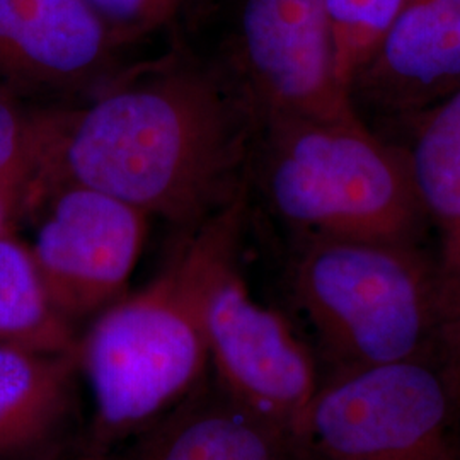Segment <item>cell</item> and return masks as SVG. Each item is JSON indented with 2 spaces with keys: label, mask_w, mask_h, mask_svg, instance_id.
I'll list each match as a JSON object with an SVG mask.
<instances>
[{
  "label": "cell",
  "mask_w": 460,
  "mask_h": 460,
  "mask_svg": "<svg viewBox=\"0 0 460 460\" xmlns=\"http://www.w3.org/2000/svg\"><path fill=\"white\" fill-rule=\"evenodd\" d=\"M258 119L229 74L178 40L75 110H53L38 193L77 182L198 226L243 197Z\"/></svg>",
  "instance_id": "6da1fadb"
},
{
  "label": "cell",
  "mask_w": 460,
  "mask_h": 460,
  "mask_svg": "<svg viewBox=\"0 0 460 460\" xmlns=\"http://www.w3.org/2000/svg\"><path fill=\"white\" fill-rule=\"evenodd\" d=\"M244 199L199 222L164 271L98 314L77 338L93 395L83 448L111 454L208 380L205 311L220 270L237 258Z\"/></svg>",
  "instance_id": "7a4b0ae2"
},
{
  "label": "cell",
  "mask_w": 460,
  "mask_h": 460,
  "mask_svg": "<svg viewBox=\"0 0 460 460\" xmlns=\"http://www.w3.org/2000/svg\"><path fill=\"white\" fill-rule=\"evenodd\" d=\"M256 142L270 205L311 239L408 244L423 218L408 155L358 116L268 119Z\"/></svg>",
  "instance_id": "3957f363"
},
{
  "label": "cell",
  "mask_w": 460,
  "mask_h": 460,
  "mask_svg": "<svg viewBox=\"0 0 460 460\" xmlns=\"http://www.w3.org/2000/svg\"><path fill=\"white\" fill-rule=\"evenodd\" d=\"M336 372L433 357L452 338L435 268L408 244L313 239L294 279Z\"/></svg>",
  "instance_id": "277c9868"
},
{
  "label": "cell",
  "mask_w": 460,
  "mask_h": 460,
  "mask_svg": "<svg viewBox=\"0 0 460 460\" xmlns=\"http://www.w3.org/2000/svg\"><path fill=\"white\" fill-rule=\"evenodd\" d=\"M171 30L210 41L191 49L229 74L258 125L358 116L336 74L324 0H188Z\"/></svg>",
  "instance_id": "5b68a950"
},
{
  "label": "cell",
  "mask_w": 460,
  "mask_h": 460,
  "mask_svg": "<svg viewBox=\"0 0 460 460\" xmlns=\"http://www.w3.org/2000/svg\"><path fill=\"white\" fill-rule=\"evenodd\" d=\"M447 365L428 357L336 372L302 418L294 457L460 460V367Z\"/></svg>",
  "instance_id": "8992f818"
},
{
  "label": "cell",
  "mask_w": 460,
  "mask_h": 460,
  "mask_svg": "<svg viewBox=\"0 0 460 460\" xmlns=\"http://www.w3.org/2000/svg\"><path fill=\"white\" fill-rule=\"evenodd\" d=\"M205 324L215 385L292 447L321 380L290 326L251 296L237 258L210 287Z\"/></svg>",
  "instance_id": "52a82bcc"
},
{
  "label": "cell",
  "mask_w": 460,
  "mask_h": 460,
  "mask_svg": "<svg viewBox=\"0 0 460 460\" xmlns=\"http://www.w3.org/2000/svg\"><path fill=\"white\" fill-rule=\"evenodd\" d=\"M30 247L49 304L70 324L125 296L147 234V214L77 182L51 188Z\"/></svg>",
  "instance_id": "ba28073f"
},
{
  "label": "cell",
  "mask_w": 460,
  "mask_h": 460,
  "mask_svg": "<svg viewBox=\"0 0 460 460\" xmlns=\"http://www.w3.org/2000/svg\"><path fill=\"white\" fill-rule=\"evenodd\" d=\"M119 49L85 0H0V96H58L108 72Z\"/></svg>",
  "instance_id": "9c48e42d"
},
{
  "label": "cell",
  "mask_w": 460,
  "mask_h": 460,
  "mask_svg": "<svg viewBox=\"0 0 460 460\" xmlns=\"http://www.w3.org/2000/svg\"><path fill=\"white\" fill-rule=\"evenodd\" d=\"M75 349L0 345V460H55L77 425Z\"/></svg>",
  "instance_id": "30bf717a"
},
{
  "label": "cell",
  "mask_w": 460,
  "mask_h": 460,
  "mask_svg": "<svg viewBox=\"0 0 460 460\" xmlns=\"http://www.w3.org/2000/svg\"><path fill=\"white\" fill-rule=\"evenodd\" d=\"M290 444L207 380L110 460H292Z\"/></svg>",
  "instance_id": "8fae6325"
},
{
  "label": "cell",
  "mask_w": 460,
  "mask_h": 460,
  "mask_svg": "<svg viewBox=\"0 0 460 460\" xmlns=\"http://www.w3.org/2000/svg\"><path fill=\"white\" fill-rule=\"evenodd\" d=\"M365 83L401 106L460 89V0H408L351 91Z\"/></svg>",
  "instance_id": "7c38bea8"
},
{
  "label": "cell",
  "mask_w": 460,
  "mask_h": 460,
  "mask_svg": "<svg viewBox=\"0 0 460 460\" xmlns=\"http://www.w3.org/2000/svg\"><path fill=\"white\" fill-rule=\"evenodd\" d=\"M423 217L437 230L435 266L445 317L457 343L460 332V89L437 104L408 155Z\"/></svg>",
  "instance_id": "4fadbf2b"
},
{
  "label": "cell",
  "mask_w": 460,
  "mask_h": 460,
  "mask_svg": "<svg viewBox=\"0 0 460 460\" xmlns=\"http://www.w3.org/2000/svg\"><path fill=\"white\" fill-rule=\"evenodd\" d=\"M77 338L49 304L30 247L0 235V345L74 351Z\"/></svg>",
  "instance_id": "5bb4252c"
},
{
  "label": "cell",
  "mask_w": 460,
  "mask_h": 460,
  "mask_svg": "<svg viewBox=\"0 0 460 460\" xmlns=\"http://www.w3.org/2000/svg\"><path fill=\"white\" fill-rule=\"evenodd\" d=\"M336 74L348 94L408 0H324ZM351 98V94H349Z\"/></svg>",
  "instance_id": "9a60e30c"
},
{
  "label": "cell",
  "mask_w": 460,
  "mask_h": 460,
  "mask_svg": "<svg viewBox=\"0 0 460 460\" xmlns=\"http://www.w3.org/2000/svg\"><path fill=\"white\" fill-rule=\"evenodd\" d=\"M53 110L0 96V181L26 184L36 198Z\"/></svg>",
  "instance_id": "2e32d148"
},
{
  "label": "cell",
  "mask_w": 460,
  "mask_h": 460,
  "mask_svg": "<svg viewBox=\"0 0 460 460\" xmlns=\"http://www.w3.org/2000/svg\"><path fill=\"white\" fill-rule=\"evenodd\" d=\"M118 47L171 28L188 0H85Z\"/></svg>",
  "instance_id": "e0dca14e"
},
{
  "label": "cell",
  "mask_w": 460,
  "mask_h": 460,
  "mask_svg": "<svg viewBox=\"0 0 460 460\" xmlns=\"http://www.w3.org/2000/svg\"><path fill=\"white\" fill-rule=\"evenodd\" d=\"M33 199V193L26 184L0 181V235H9L11 224L17 212Z\"/></svg>",
  "instance_id": "ac0fdd59"
},
{
  "label": "cell",
  "mask_w": 460,
  "mask_h": 460,
  "mask_svg": "<svg viewBox=\"0 0 460 460\" xmlns=\"http://www.w3.org/2000/svg\"><path fill=\"white\" fill-rule=\"evenodd\" d=\"M74 460H110V454H101V452H94V450L81 448L79 456Z\"/></svg>",
  "instance_id": "d6986e66"
},
{
  "label": "cell",
  "mask_w": 460,
  "mask_h": 460,
  "mask_svg": "<svg viewBox=\"0 0 460 460\" xmlns=\"http://www.w3.org/2000/svg\"><path fill=\"white\" fill-rule=\"evenodd\" d=\"M457 345L460 346V332H459V338H457Z\"/></svg>",
  "instance_id": "ffe728a7"
}]
</instances>
